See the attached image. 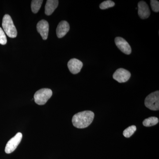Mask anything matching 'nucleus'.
Returning <instances> with one entry per match:
<instances>
[{"label":"nucleus","mask_w":159,"mask_h":159,"mask_svg":"<svg viewBox=\"0 0 159 159\" xmlns=\"http://www.w3.org/2000/svg\"><path fill=\"white\" fill-rule=\"evenodd\" d=\"M94 118V114L92 111H83L74 115L72 123L76 128H85L90 125Z\"/></svg>","instance_id":"nucleus-1"},{"label":"nucleus","mask_w":159,"mask_h":159,"mask_svg":"<svg viewBox=\"0 0 159 159\" xmlns=\"http://www.w3.org/2000/svg\"><path fill=\"white\" fill-rule=\"evenodd\" d=\"M3 29L9 37L14 38L17 36V31L11 16L8 14L4 16L2 23Z\"/></svg>","instance_id":"nucleus-2"},{"label":"nucleus","mask_w":159,"mask_h":159,"mask_svg":"<svg viewBox=\"0 0 159 159\" xmlns=\"http://www.w3.org/2000/svg\"><path fill=\"white\" fill-rule=\"evenodd\" d=\"M52 91L50 89H41L37 91L34 94V102L38 105H44L51 98V96H52Z\"/></svg>","instance_id":"nucleus-3"},{"label":"nucleus","mask_w":159,"mask_h":159,"mask_svg":"<svg viewBox=\"0 0 159 159\" xmlns=\"http://www.w3.org/2000/svg\"><path fill=\"white\" fill-rule=\"evenodd\" d=\"M145 104L146 107L151 110H159V91H156L148 95L145 98Z\"/></svg>","instance_id":"nucleus-4"},{"label":"nucleus","mask_w":159,"mask_h":159,"mask_svg":"<svg viewBox=\"0 0 159 159\" xmlns=\"http://www.w3.org/2000/svg\"><path fill=\"white\" fill-rule=\"evenodd\" d=\"M22 134L19 132L17 133L13 138H11L6 144L5 152L7 154L11 153L13 152L19 145L22 139Z\"/></svg>","instance_id":"nucleus-5"},{"label":"nucleus","mask_w":159,"mask_h":159,"mask_svg":"<svg viewBox=\"0 0 159 159\" xmlns=\"http://www.w3.org/2000/svg\"><path fill=\"white\" fill-rule=\"evenodd\" d=\"M130 77V72L123 68L117 69L113 75L114 79L120 83L128 81Z\"/></svg>","instance_id":"nucleus-6"},{"label":"nucleus","mask_w":159,"mask_h":159,"mask_svg":"<svg viewBox=\"0 0 159 159\" xmlns=\"http://www.w3.org/2000/svg\"><path fill=\"white\" fill-rule=\"evenodd\" d=\"M115 42L116 45L122 52L129 55L131 53V48L129 43L122 37H117L115 38Z\"/></svg>","instance_id":"nucleus-7"},{"label":"nucleus","mask_w":159,"mask_h":159,"mask_svg":"<svg viewBox=\"0 0 159 159\" xmlns=\"http://www.w3.org/2000/svg\"><path fill=\"white\" fill-rule=\"evenodd\" d=\"M38 32L40 34L43 40L47 39L48 35L49 25L47 21L42 20L38 23L37 26Z\"/></svg>","instance_id":"nucleus-8"},{"label":"nucleus","mask_w":159,"mask_h":159,"mask_svg":"<svg viewBox=\"0 0 159 159\" xmlns=\"http://www.w3.org/2000/svg\"><path fill=\"white\" fill-rule=\"evenodd\" d=\"M150 11L147 3L144 1H141L138 4V14L142 19L148 18L150 15Z\"/></svg>","instance_id":"nucleus-9"},{"label":"nucleus","mask_w":159,"mask_h":159,"mask_svg":"<svg viewBox=\"0 0 159 159\" xmlns=\"http://www.w3.org/2000/svg\"><path fill=\"white\" fill-rule=\"evenodd\" d=\"M83 65V63L76 58L70 60L68 63V67L70 72L74 74L79 73L82 69Z\"/></svg>","instance_id":"nucleus-10"},{"label":"nucleus","mask_w":159,"mask_h":159,"mask_svg":"<svg viewBox=\"0 0 159 159\" xmlns=\"http://www.w3.org/2000/svg\"><path fill=\"white\" fill-rule=\"evenodd\" d=\"M70 29V25L66 21H61L58 24L56 29L57 37L59 38L63 37L68 32Z\"/></svg>","instance_id":"nucleus-11"},{"label":"nucleus","mask_w":159,"mask_h":159,"mask_svg":"<svg viewBox=\"0 0 159 159\" xmlns=\"http://www.w3.org/2000/svg\"><path fill=\"white\" fill-rule=\"evenodd\" d=\"M57 0H48L47 1L45 7V13L48 16L51 15L58 5Z\"/></svg>","instance_id":"nucleus-12"},{"label":"nucleus","mask_w":159,"mask_h":159,"mask_svg":"<svg viewBox=\"0 0 159 159\" xmlns=\"http://www.w3.org/2000/svg\"><path fill=\"white\" fill-rule=\"evenodd\" d=\"M159 119L155 117H151L145 119L143 122V125L146 127L153 126L157 124Z\"/></svg>","instance_id":"nucleus-13"},{"label":"nucleus","mask_w":159,"mask_h":159,"mask_svg":"<svg viewBox=\"0 0 159 159\" xmlns=\"http://www.w3.org/2000/svg\"><path fill=\"white\" fill-rule=\"evenodd\" d=\"M43 2L42 0H33L31 1V8L32 12L37 13L39 11Z\"/></svg>","instance_id":"nucleus-14"},{"label":"nucleus","mask_w":159,"mask_h":159,"mask_svg":"<svg viewBox=\"0 0 159 159\" xmlns=\"http://www.w3.org/2000/svg\"><path fill=\"white\" fill-rule=\"evenodd\" d=\"M136 129V126L135 125H131L124 130L123 132V135L125 138H130L133 134H134Z\"/></svg>","instance_id":"nucleus-15"},{"label":"nucleus","mask_w":159,"mask_h":159,"mask_svg":"<svg viewBox=\"0 0 159 159\" xmlns=\"http://www.w3.org/2000/svg\"><path fill=\"white\" fill-rule=\"evenodd\" d=\"M115 5V3L113 1L107 0V1H104L101 3L99 5V8H100V9L104 10V9L114 7Z\"/></svg>","instance_id":"nucleus-16"},{"label":"nucleus","mask_w":159,"mask_h":159,"mask_svg":"<svg viewBox=\"0 0 159 159\" xmlns=\"http://www.w3.org/2000/svg\"><path fill=\"white\" fill-rule=\"evenodd\" d=\"M7 42V38L5 32L0 27V44L2 45H6Z\"/></svg>","instance_id":"nucleus-17"},{"label":"nucleus","mask_w":159,"mask_h":159,"mask_svg":"<svg viewBox=\"0 0 159 159\" xmlns=\"http://www.w3.org/2000/svg\"><path fill=\"white\" fill-rule=\"evenodd\" d=\"M151 6L152 9L156 12L159 11V2L156 0H151L150 1Z\"/></svg>","instance_id":"nucleus-18"}]
</instances>
